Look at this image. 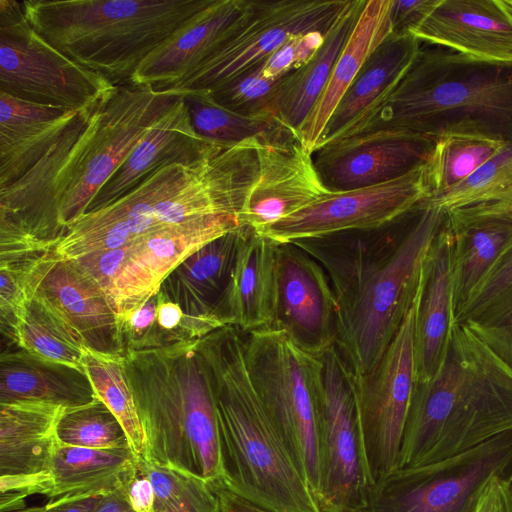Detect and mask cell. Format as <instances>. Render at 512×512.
<instances>
[{
  "instance_id": "1",
  "label": "cell",
  "mask_w": 512,
  "mask_h": 512,
  "mask_svg": "<svg viewBox=\"0 0 512 512\" xmlns=\"http://www.w3.org/2000/svg\"><path fill=\"white\" fill-rule=\"evenodd\" d=\"M445 212L429 198L385 226L294 241L325 270L336 347L355 377L371 372L421 292Z\"/></svg>"
},
{
  "instance_id": "2",
  "label": "cell",
  "mask_w": 512,
  "mask_h": 512,
  "mask_svg": "<svg viewBox=\"0 0 512 512\" xmlns=\"http://www.w3.org/2000/svg\"><path fill=\"white\" fill-rule=\"evenodd\" d=\"M381 130L512 146V62L421 48L392 91L338 139Z\"/></svg>"
},
{
  "instance_id": "3",
  "label": "cell",
  "mask_w": 512,
  "mask_h": 512,
  "mask_svg": "<svg viewBox=\"0 0 512 512\" xmlns=\"http://www.w3.org/2000/svg\"><path fill=\"white\" fill-rule=\"evenodd\" d=\"M511 431L512 367L455 322L441 365L415 384L398 468L453 457Z\"/></svg>"
},
{
  "instance_id": "4",
  "label": "cell",
  "mask_w": 512,
  "mask_h": 512,
  "mask_svg": "<svg viewBox=\"0 0 512 512\" xmlns=\"http://www.w3.org/2000/svg\"><path fill=\"white\" fill-rule=\"evenodd\" d=\"M212 377L222 480L271 512H322L254 388L243 333L232 325L199 339Z\"/></svg>"
},
{
  "instance_id": "5",
  "label": "cell",
  "mask_w": 512,
  "mask_h": 512,
  "mask_svg": "<svg viewBox=\"0 0 512 512\" xmlns=\"http://www.w3.org/2000/svg\"><path fill=\"white\" fill-rule=\"evenodd\" d=\"M123 356L144 435L140 457L206 481L221 478L215 393L199 339Z\"/></svg>"
},
{
  "instance_id": "6",
  "label": "cell",
  "mask_w": 512,
  "mask_h": 512,
  "mask_svg": "<svg viewBox=\"0 0 512 512\" xmlns=\"http://www.w3.org/2000/svg\"><path fill=\"white\" fill-rule=\"evenodd\" d=\"M213 0H28L34 31L75 63L128 84L142 62Z\"/></svg>"
},
{
  "instance_id": "7",
  "label": "cell",
  "mask_w": 512,
  "mask_h": 512,
  "mask_svg": "<svg viewBox=\"0 0 512 512\" xmlns=\"http://www.w3.org/2000/svg\"><path fill=\"white\" fill-rule=\"evenodd\" d=\"M242 333L254 388L316 499L321 480L318 420L322 356L306 352L281 329L269 326Z\"/></svg>"
},
{
  "instance_id": "8",
  "label": "cell",
  "mask_w": 512,
  "mask_h": 512,
  "mask_svg": "<svg viewBox=\"0 0 512 512\" xmlns=\"http://www.w3.org/2000/svg\"><path fill=\"white\" fill-rule=\"evenodd\" d=\"M347 3L348 0H246L242 13L211 53L183 79L157 91L178 96L210 91L262 62L292 36L327 31Z\"/></svg>"
},
{
  "instance_id": "9",
  "label": "cell",
  "mask_w": 512,
  "mask_h": 512,
  "mask_svg": "<svg viewBox=\"0 0 512 512\" xmlns=\"http://www.w3.org/2000/svg\"><path fill=\"white\" fill-rule=\"evenodd\" d=\"M114 86L64 56L27 21L23 1L0 0V92L31 103L81 111Z\"/></svg>"
},
{
  "instance_id": "10",
  "label": "cell",
  "mask_w": 512,
  "mask_h": 512,
  "mask_svg": "<svg viewBox=\"0 0 512 512\" xmlns=\"http://www.w3.org/2000/svg\"><path fill=\"white\" fill-rule=\"evenodd\" d=\"M512 465V431L434 463L398 468L375 482L363 512H476L494 476Z\"/></svg>"
},
{
  "instance_id": "11",
  "label": "cell",
  "mask_w": 512,
  "mask_h": 512,
  "mask_svg": "<svg viewBox=\"0 0 512 512\" xmlns=\"http://www.w3.org/2000/svg\"><path fill=\"white\" fill-rule=\"evenodd\" d=\"M180 96L132 83L116 86L100 103L92 133L57 206L60 238L85 214L94 196ZM60 240V239H59Z\"/></svg>"
},
{
  "instance_id": "12",
  "label": "cell",
  "mask_w": 512,
  "mask_h": 512,
  "mask_svg": "<svg viewBox=\"0 0 512 512\" xmlns=\"http://www.w3.org/2000/svg\"><path fill=\"white\" fill-rule=\"evenodd\" d=\"M322 512H363L371 487L364 456L354 375L336 345L321 357L319 378Z\"/></svg>"
},
{
  "instance_id": "13",
  "label": "cell",
  "mask_w": 512,
  "mask_h": 512,
  "mask_svg": "<svg viewBox=\"0 0 512 512\" xmlns=\"http://www.w3.org/2000/svg\"><path fill=\"white\" fill-rule=\"evenodd\" d=\"M423 288L376 367L354 376L360 434L372 485L399 466L416 384L415 328Z\"/></svg>"
},
{
  "instance_id": "14",
  "label": "cell",
  "mask_w": 512,
  "mask_h": 512,
  "mask_svg": "<svg viewBox=\"0 0 512 512\" xmlns=\"http://www.w3.org/2000/svg\"><path fill=\"white\" fill-rule=\"evenodd\" d=\"M430 196L425 164L383 184L330 192L259 233L277 243H289L379 228L401 218Z\"/></svg>"
},
{
  "instance_id": "15",
  "label": "cell",
  "mask_w": 512,
  "mask_h": 512,
  "mask_svg": "<svg viewBox=\"0 0 512 512\" xmlns=\"http://www.w3.org/2000/svg\"><path fill=\"white\" fill-rule=\"evenodd\" d=\"M64 409L43 402L0 403L1 512L25 508L27 496H49L56 426Z\"/></svg>"
},
{
  "instance_id": "16",
  "label": "cell",
  "mask_w": 512,
  "mask_h": 512,
  "mask_svg": "<svg viewBox=\"0 0 512 512\" xmlns=\"http://www.w3.org/2000/svg\"><path fill=\"white\" fill-rule=\"evenodd\" d=\"M303 350L321 357L336 344L337 304L324 268L293 242L278 243L274 318Z\"/></svg>"
},
{
  "instance_id": "17",
  "label": "cell",
  "mask_w": 512,
  "mask_h": 512,
  "mask_svg": "<svg viewBox=\"0 0 512 512\" xmlns=\"http://www.w3.org/2000/svg\"><path fill=\"white\" fill-rule=\"evenodd\" d=\"M435 140L406 132L374 131L341 138L313 153L322 184L341 192L383 184L429 162Z\"/></svg>"
},
{
  "instance_id": "18",
  "label": "cell",
  "mask_w": 512,
  "mask_h": 512,
  "mask_svg": "<svg viewBox=\"0 0 512 512\" xmlns=\"http://www.w3.org/2000/svg\"><path fill=\"white\" fill-rule=\"evenodd\" d=\"M239 226L237 215L214 214L158 228L129 243L126 261L109 290L118 313L157 293L188 256Z\"/></svg>"
},
{
  "instance_id": "19",
  "label": "cell",
  "mask_w": 512,
  "mask_h": 512,
  "mask_svg": "<svg viewBox=\"0 0 512 512\" xmlns=\"http://www.w3.org/2000/svg\"><path fill=\"white\" fill-rule=\"evenodd\" d=\"M258 175L238 215L241 225L261 232L330 193L322 184L313 154L291 133L259 143Z\"/></svg>"
},
{
  "instance_id": "20",
  "label": "cell",
  "mask_w": 512,
  "mask_h": 512,
  "mask_svg": "<svg viewBox=\"0 0 512 512\" xmlns=\"http://www.w3.org/2000/svg\"><path fill=\"white\" fill-rule=\"evenodd\" d=\"M48 251L35 273V296L46 302L79 335L86 347L123 355L119 313L105 292L72 260Z\"/></svg>"
},
{
  "instance_id": "21",
  "label": "cell",
  "mask_w": 512,
  "mask_h": 512,
  "mask_svg": "<svg viewBox=\"0 0 512 512\" xmlns=\"http://www.w3.org/2000/svg\"><path fill=\"white\" fill-rule=\"evenodd\" d=\"M218 145L196 133L188 106L180 96L152 123L128 157L94 196L85 214L105 208L165 166L176 163L189 165L204 159Z\"/></svg>"
},
{
  "instance_id": "22",
  "label": "cell",
  "mask_w": 512,
  "mask_h": 512,
  "mask_svg": "<svg viewBox=\"0 0 512 512\" xmlns=\"http://www.w3.org/2000/svg\"><path fill=\"white\" fill-rule=\"evenodd\" d=\"M411 34L477 59L512 62V2L439 0Z\"/></svg>"
},
{
  "instance_id": "23",
  "label": "cell",
  "mask_w": 512,
  "mask_h": 512,
  "mask_svg": "<svg viewBox=\"0 0 512 512\" xmlns=\"http://www.w3.org/2000/svg\"><path fill=\"white\" fill-rule=\"evenodd\" d=\"M454 238L446 222L429 252L415 328L416 383L429 380L441 365L456 322Z\"/></svg>"
},
{
  "instance_id": "24",
  "label": "cell",
  "mask_w": 512,
  "mask_h": 512,
  "mask_svg": "<svg viewBox=\"0 0 512 512\" xmlns=\"http://www.w3.org/2000/svg\"><path fill=\"white\" fill-rule=\"evenodd\" d=\"M445 222L454 238L457 313L512 249V207L458 209L445 213Z\"/></svg>"
},
{
  "instance_id": "25",
  "label": "cell",
  "mask_w": 512,
  "mask_h": 512,
  "mask_svg": "<svg viewBox=\"0 0 512 512\" xmlns=\"http://www.w3.org/2000/svg\"><path fill=\"white\" fill-rule=\"evenodd\" d=\"M244 226L230 281L216 314L225 325L249 332L273 323L278 243Z\"/></svg>"
},
{
  "instance_id": "26",
  "label": "cell",
  "mask_w": 512,
  "mask_h": 512,
  "mask_svg": "<svg viewBox=\"0 0 512 512\" xmlns=\"http://www.w3.org/2000/svg\"><path fill=\"white\" fill-rule=\"evenodd\" d=\"M245 5L246 0H213L152 52L130 83L157 90L183 79L211 53Z\"/></svg>"
},
{
  "instance_id": "27",
  "label": "cell",
  "mask_w": 512,
  "mask_h": 512,
  "mask_svg": "<svg viewBox=\"0 0 512 512\" xmlns=\"http://www.w3.org/2000/svg\"><path fill=\"white\" fill-rule=\"evenodd\" d=\"M81 111L43 106L0 92V189L37 163Z\"/></svg>"
},
{
  "instance_id": "28",
  "label": "cell",
  "mask_w": 512,
  "mask_h": 512,
  "mask_svg": "<svg viewBox=\"0 0 512 512\" xmlns=\"http://www.w3.org/2000/svg\"><path fill=\"white\" fill-rule=\"evenodd\" d=\"M393 0H366L340 52L320 98L298 131L302 146L314 153L329 118L370 55L391 33Z\"/></svg>"
},
{
  "instance_id": "29",
  "label": "cell",
  "mask_w": 512,
  "mask_h": 512,
  "mask_svg": "<svg viewBox=\"0 0 512 512\" xmlns=\"http://www.w3.org/2000/svg\"><path fill=\"white\" fill-rule=\"evenodd\" d=\"M420 43L411 33L391 32L385 38L341 98L316 150L337 140L349 126L392 91L414 62L421 50Z\"/></svg>"
},
{
  "instance_id": "30",
  "label": "cell",
  "mask_w": 512,
  "mask_h": 512,
  "mask_svg": "<svg viewBox=\"0 0 512 512\" xmlns=\"http://www.w3.org/2000/svg\"><path fill=\"white\" fill-rule=\"evenodd\" d=\"M244 231L241 225L197 249L165 278L159 291L186 314L219 318L216 309L229 284Z\"/></svg>"
},
{
  "instance_id": "31",
  "label": "cell",
  "mask_w": 512,
  "mask_h": 512,
  "mask_svg": "<svg viewBox=\"0 0 512 512\" xmlns=\"http://www.w3.org/2000/svg\"><path fill=\"white\" fill-rule=\"evenodd\" d=\"M97 399L84 371L28 353H3L0 360V403L43 402L66 409Z\"/></svg>"
},
{
  "instance_id": "32",
  "label": "cell",
  "mask_w": 512,
  "mask_h": 512,
  "mask_svg": "<svg viewBox=\"0 0 512 512\" xmlns=\"http://www.w3.org/2000/svg\"><path fill=\"white\" fill-rule=\"evenodd\" d=\"M365 3L366 0H348L319 49L305 64L291 72L282 84L277 96L276 114L280 122L297 136L328 83Z\"/></svg>"
},
{
  "instance_id": "33",
  "label": "cell",
  "mask_w": 512,
  "mask_h": 512,
  "mask_svg": "<svg viewBox=\"0 0 512 512\" xmlns=\"http://www.w3.org/2000/svg\"><path fill=\"white\" fill-rule=\"evenodd\" d=\"M138 460L130 446L86 448L58 442L51 464L52 487L48 497L106 494L127 487L137 475Z\"/></svg>"
},
{
  "instance_id": "34",
  "label": "cell",
  "mask_w": 512,
  "mask_h": 512,
  "mask_svg": "<svg viewBox=\"0 0 512 512\" xmlns=\"http://www.w3.org/2000/svg\"><path fill=\"white\" fill-rule=\"evenodd\" d=\"M188 106L196 133L217 144L233 145L250 138L261 142L274 141L287 134V129L275 115L247 116L215 103L204 91L181 95Z\"/></svg>"
},
{
  "instance_id": "35",
  "label": "cell",
  "mask_w": 512,
  "mask_h": 512,
  "mask_svg": "<svg viewBox=\"0 0 512 512\" xmlns=\"http://www.w3.org/2000/svg\"><path fill=\"white\" fill-rule=\"evenodd\" d=\"M82 366L97 398L117 417L125 430L129 446L141 456L144 435L128 382L124 356L85 347Z\"/></svg>"
},
{
  "instance_id": "36",
  "label": "cell",
  "mask_w": 512,
  "mask_h": 512,
  "mask_svg": "<svg viewBox=\"0 0 512 512\" xmlns=\"http://www.w3.org/2000/svg\"><path fill=\"white\" fill-rule=\"evenodd\" d=\"M17 346L45 360L84 369L86 345L54 309L35 295L27 304Z\"/></svg>"
},
{
  "instance_id": "37",
  "label": "cell",
  "mask_w": 512,
  "mask_h": 512,
  "mask_svg": "<svg viewBox=\"0 0 512 512\" xmlns=\"http://www.w3.org/2000/svg\"><path fill=\"white\" fill-rule=\"evenodd\" d=\"M429 199L445 213L483 204L512 207V146L505 145L467 178Z\"/></svg>"
},
{
  "instance_id": "38",
  "label": "cell",
  "mask_w": 512,
  "mask_h": 512,
  "mask_svg": "<svg viewBox=\"0 0 512 512\" xmlns=\"http://www.w3.org/2000/svg\"><path fill=\"white\" fill-rule=\"evenodd\" d=\"M504 146L499 142L465 136L438 140L427 163L430 198L467 178Z\"/></svg>"
},
{
  "instance_id": "39",
  "label": "cell",
  "mask_w": 512,
  "mask_h": 512,
  "mask_svg": "<svg viewBox=\"0 0 512 512\" xmlns=\"http://www.w3.org/2000/svg\"><path fill=\"white\" fill-rule=\"evenodd\" d=\"M138 467L152 484L154 512H219L218 499L208 481L140 456Z\"/></svg>"
},
{
  "instance_id": "40",
  "label": "cell",
  "mask_w": 512,
  "mask_h": 512,
  "mask_svg": "<svg viewBox=\"0 0 512 512\" xmlns=\"http://www.w3.org/2000/svg\"><path fill=\"white\" fill-rule=\"evenodd\" d=\"M58 442L86 448H117L129 446L123 426L100 400L64 409L56 426Z\"/></svg>"
},
{
  "instance_id": "41",
  "label": "cell",
  "mask_w": 512,
  "mask_h": 512,
  "mask_svg": "<svg viewBox=\"0 0 512 512\" xmlns=\"http://www.w3.org/2000/svg\"><path fill=\"white\" fill-rule=\"evenodd\" d=\"M262 62L230 81L204 92H207L218 105L236 113L247 116L275 115L277 117V96L290 73L278 79L266 78L262 73Z\"/></svg>"
},
{
  "instance_id": "42",
  "label": "cell",
  "mask_w": 512,
  "mask_h": 512,
  "mask_svg": "<svg viewBox=\"0 0 512 512\" xmlns=\"http://www.w3.org/2000/svg\"><path fill=\"white\" fill-rule=\"evenodd\" d=\"M47 252L0 261L1 332L16 345L27 304L34 294L35 271Z\"/></svg>"
},
{
  "instance_id": "43",
  "label": "cell",
  "mask_w": 512,
  "mask_h": 512,
  "mask_svg": "<svg viewBox=\"0 0 512 512\" xmlns=\"http://www.w3.org/2000/svg\"><path fill=\"white\" fill-rule=\"evenodd\" d=\"M463 323L512 367V289Z\"/></svg>"
},
{
  "instance_id": "44",
  "label": "cell",
  "mask_w": 512,
  "mask_h": 512,
  "mask_svg": "<svg viewBox=\"0 0 512 512\" xmlns=\"http://www.w3.org/2000/svg\"><path fill=\"white\" fill-rule=\"evenodd\" d=\"M327 31H313L289 38L263 60V75L278 79L300 68L319 49Z\"/></svg>"
},
{
  "instance_id": "45",
  "label": "cell",
  "mask_w": 512,
  "mask_h": 512,
  "mask_svg": "<svg viewBox=\"0 0 512 512\" xmlns=\"http://www.w3.org/2000/svg\"><path fill=\"white\" fill-rule=\"evenodd\" d=\"M512 289V249L503 257L470 299L458 310L456 322H464L482 312Z\"/></svg>"
},
{
  "instance_id": "46",
  "label": "cell",
  "mask_w": 512,
  "mask_h": 512,
  "mask_svg": "<svg viewBox=\"0 0 512 512\" xmlns=\"http://www.w3.org/2000/svg\"><path fill=\"white\" fill-rule=\"evenodd\" d=\"M127 255L128 244L112 250L91 253L72 261L109 294V290L123 267Z\"/></svg>"
},
{
  "instance_id": "47",
  "label": "cell",
  "mask_w": 512,
  "mask_h": 512,
  "mask_svg": "<svg viewBox=\"0 0 512 512\" xmlns=\"http://www.w3.org/2000/svg\"><path fill=\"white\" fill-rule=\"evenodd\" d=\"M439 0H393L391 32L411 33L438 4Z\"/></svg>"
},
{
  "instance_id": "48",
  "label": "cell",
  "mask_w": 512,
  "mask_h": 512,
  "mask_svg": "<svg viewBox=\"0 0 512 512\" xmlns=\"http://www.w3.org/2000/svg\"><path fill=\"white\" fill-rule=\"evenodd\" d=\"M476 512H512V496L505 476L497 475L490 479Z\"/></svg>"
},
{
  "instance_id": "49",
  "label": "cell",
  "mask_w": 512,
  "mask_h": 512,
  "mask_svg": "<svg viewBox=\"0 0 512 512\" xmlns=\"http://www.w3.org/2000/svg\"><path fill=\"white\" fill-rule=\"evenodd\" d=\"M208 483L218 499L219 512H271L234 493L222 478L210 480Z\"/></svg>"
},
{
  "instance_id": "50",
  "label": "cell",
  "mask_w": 512,
  "mask_h": 512,
  "mask_svg": "<svg viewBox=\"0 0 512 512\" xmlns=\"http://www.w3.org/2000/svg\"><path fill=\"white\" fill-rule=\"evenodd\" d=\"M105 494L68 495L51 499L42 512H95Z\"/></svg>"
},
{
  "instance_id": "51",
  "label": "cell",
  "mask_w": 512,
  "mask_h": 512,
  "mask_svg": "<svg viewBox=\"0 0 512 512\" xmlns=\"http://www.w3.org/2000/svg\"><path fill=\"white\" fill-rule=\"evenodd\" d=\"M128 497L135 512H154V491L149 478L139 469L127 487Z\"/></svg>"
},
{
  "instance_id": "52",
  "label": "cell",
  "mask_w": 512,
  "mask_h": 512,
  "mask_svg": "<svg viewBox=\"0 0 512 512\" xmlns=\"http://www.w3.org/2000/svg\"><path fill=\"white\" fill-rule=\"evenodd\" d=\"M127 487L106 493L95 512H135L128 497Z\"/></svg>"
},
{
  "instance_id": "53",
  "label": "cell",
  "mask_w": 512,
  "mask_h": 512,
  "mask_svg": "<svg viewBox=\"0 0 512 512\" xmlns=\"http://www.w3.org/2000/svg\"><path fill=\"white\" fill-rule=\"evenodd\" d=\"M43 511V507H29V508H22V509H18V510H13V511H9V512H42Z\"/></svg>"
},
{
  "instance_id": "54",
  "label": "cell",
  "mask_w": 512,
  "mask_h": 512,
  "mask_svg": "<svg viewBox=\"0 0 512 512\" xmlns=\"http://www.w3.org/2000/svg\"><path fill=\"white\" fill-rule=\"evenodd\" d=\"M505 477H506V480L508 482L509 490H510V493H511V496H512V465L510 467L509 475L505 476Z\"/></svg>"
},
{
  "instance_id": "55",
  "label": "cell",
  "mask_w": 512,
  "mask_h": 512,
  "mask_svg": "<svg viewBox=\"0 0 512 512\" xmlns=\"http://www.w3.org/2000/svg\"><path fill=\"white\" fill-rule=\"evenodd\" d=\"M511 2H512V0H511Z\"/></svg>"
}]
</instances>
